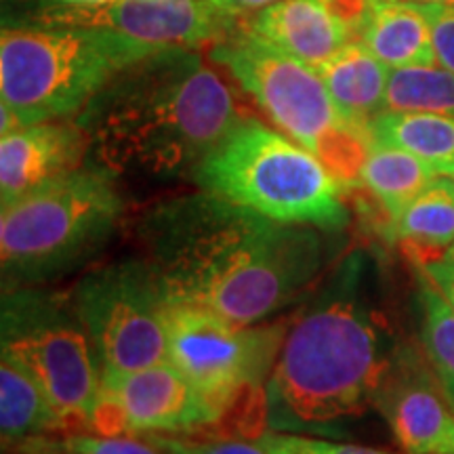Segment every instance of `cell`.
Instances as JSON below:
<instances>
[{
	"label": "cell",
	"instance_id": "obj_1",
	"mask_svg": "<svg viewBox=\"0 0 454 454\" xmlns=\"http://www.w3.org/2000/svg\"><path fill=\"white\" fill-rule=\"evenodd\" d=\"M145 242L147 263L170 301L238 326L276 314L322 268L314 227L276 223L204 190L158 207Z\"/></svg>",
	"mask_w": 454,
	"mask_h": 454
},
{
	"label": "cell",
	"instance_id": "obj_2",
	"mask_svg": "<svg viewBox=\"0 0 454 454\" xmlns=\"http://www.w3.org/2000/svg\"><path fill=\"white\" fill-rule=\"evenodd\" d=\"M230 84L198 47H164L124 67L76 122L107 170L179 175L242 122Z\"/></svg>",
	"mask_w": 454,
	"mask_h": 454
},
{
	"label": "cell",
	"instance_id": "obj_3",
	"mask_svg": "<svg viewBox=\"0 0 454 454\" xmlns=\"http://www.w3.org/2000/svg\"><path fill=\"white\" fill-rule=\"evenodd\" d=\"M391 360L377 317L357 297L356 271L345 268L282 339L270 397L297 421L348 417L374 402Z\"/></svg>",
	"mask_w": 454,
	"mask_h": 454
},
{
	"label": "cell",
	"instance_id": "obj_4",
	"mask_svg": "<svg viewBox=\"0 0 454 454\" xmlns=\"http://www.w3.org/2000/svg\"><path fill=\"white\" fill-rule=\"evenodd\" d=\"M154 47L99 26L66 21H3L0 133L67 121Z\"/></svg>",
	"mask_w": 454,
	"mask_h": 454
},
{
	"label": "cell",
	"instance_id": "obj_5",
	"mask_svg": "<svg viewBox=\"0 0 454 454\" xmlns=\"http://www.w3.org/2000/svg\"><path fill=\"white\" fill-rule=\"evenodd\" d=\"M208 194L282 225L339 231L349 223L340 181L288 135L244 118L194 168Z\"/></svg>",
	"mask_w": 454,
	"mask_h": 454
},
{
	"label": "cell",
	"instance_id": "obj_6",
	"mask_svg": "<svg viewBox=\"0 0 454 454\" xmlns=\"http://www.w3.org/2000/svg\"><path fill=\"white\" fill-rule=\"evenodd\" d=\"M208 57L230 72L284 135L320 158L340 184L360 179L371 150L368 130L340 116L314 66L247 27L213 43Z\"/></svg>",
	"mask_w": 454,
	"mask_h": 454
},
{
	"label": "cell",
	"instance_id": "obj_7",
	"mask_svg": "<svg viewBox=\"0 0 454 454\" xmlns=\"http://www.w3.org/2000/svg\"><path fill=\"white\" fill-rule=\"evenodd\" d=\"M122 208L106 167H81L3 207L4 278L38 282L74 268L110 238Z\"/></svg>",
	"mask_w": 454,
	"mask_h": 454
},
{
	"label": "cell",
	"instance_id": "obj_8",
	"mask_svg": "<svg viewBox=\"0 0 454 454\" xmlns=\"http://www.w3.org/2000/svg\"><path fill=\"white\" fill-rule=\"evenodd\" d=\"M3 356L41 383L64 425L90 423L101 368L76 305L38 293L4 294Z\"/></svg>",
	"mask_w": 454,
	"mask_h": 454
},
{
	"label": "cell",
	"instance_id": "obj_9",
	"mask_svg": "<svg viewBox=\"0 0 454 454\" xmlns=\"http://www.w3.org/2000/svg\"><path fill=\"white\" fill-rule=\"evenodd\" d=\"M168 294L147 261H124L78 284L76 305L104 374L168 362Z\"/></svg>",
	"mask_w": 454,
	"mask_h": 454
},
{
	"label": "cell",
	"instance_id": "obj_10",
	"mask_svg": "<svg viewBox=\"0 0 454 454\" xmlns=\"http://www.w3.org/2000/svg\"><path fill=\"white\" fill-rule=\"evenodd\" d=\"M167 333L168 362L219 414L254 387L276 345L270 333L179 301L168 303Z\"/></svg>",
	"mask_w": 454,
	"mask_h": 454
},
{
	"label": "cell",
	"instance_id": "obj_11",
	"mask_svg": "<svg viewBox=\"0 0 454 454\" xmlns=\"http://www.w3.org/2000/svg\"><path fill=\"white\" fill-rule=\"evenodd\" d=\"M219 419L184 374L162 362L133 372L104 374L89 425L99 435L179 434Z\"/></svg>",
	"mask_w": 454,
	"mask_h": 454
},
{
	"label": "cell",
	"instance_id": "obj_12",
	"mask_svg": "<svg viewBox=\"0 0 454 454\" xmlns=\"http://www.w3.org/2000/svg\"><path fill=\"white\" fill-rule=\"evenodd\" d=\"M374 402L406 454H454V406L417 349L397 351Z\"/></svg>",
	"mask_w": 454,
	"mask_h": 454
},
{
	"label": "cell",
	"instance_id": "obj_13",
	"mask_svg": "<svg viewBox=\"0 0 454 454\" xmlns=\"http://www.w3.org/2000/svg\"><path fill=\"white\" fill-rule=\"evenodd\" d=\"M24 21L99 26L154 47H200L231 32V17L207 0H114L101 7L64 11Z\"/></svg>",
	"mask_w": 454,
	"mask_h": 454
},
{
	"label": "cell",
	"instance_id": "obj_14",
	"mask_svg": "<svg viewBox=\"0 0 454 454\" xmlns=\"http://www.w3.org/2000/svg\"><path fill=\"white\" fill-rule=\"evenodd\" d=\"M89 135L74 122L27 124L0 139V202L9 207L30 192L81 168Z\"/></svg>",
	"mask_w": 454,
	"mask_h": 454
},
{
	"label": "cell",
	"instance_id": "obj_15",
	"mask_svg": "<svg viewBox=\"0 0 454 454\" xmlns=\"http://www.w3.org/2000/svg\"><path fill=\"white\" fill-rule=\"evenodd\" d=\"M244 27L314 67L351 43L356 32L334 0H278L248 17Z\"/></svg>",
	"mask_w": 454,
	"mask_h": 454
},
{
	"label": "cell",
	"instance_id": "obj_16",
	"mask_svg": "<svg viewBox=\"0 0 454 454\" xmlns=\"http://www.w3.org/2000/svg\"><path fill=\"white\" fill-rule=\"evenodd\" d=\"M356 32L360 43L389 67L434 66L429 20L411 0H368Z\"/></svg>",
	"mask_w": 454,
	"mask_h": 454
},
{
	"label": "cell",
	"instance_id": "obj_17",
	"mask_svg": "<svg viewBox=\"0 0 454 454\" xmlns=\"http://www.w3.org/2000/svg\"><path fill=\"white\" fill-rule=\"evenodd\" d=\"M345 121L366 129L385 110L389 66L360 41H351L316 67Z\"/></svg>",
	"mask_w": 454,
	"mask_h": 454
},
{
	"label": "cell",
	"instance_id": "obj_18",
	"mask_svg": "<svg viewBox=\"0 0 454 454\" xmlns=\"http://www.w3.org/2000/svg\"><path fill=\"white\" fill-rule=\"evenodd\" d=\"M374 144L400 147L427 162L442 177H454V118L431 112L383 110L368 124Z\"/></svg>",
	"mask_w": 454,
	"mask_h": 454
},
{
	"label": "cell",
	"instance_id": "obj_19",
	"mask_svg": "<svg viewBox=\"0 0 454 454\" xmlns=\"http://www.w3.org/2000/svg\"><path fill=\"white\" fill-rule=\"evenodd\" d=\"M395 234L419 268L454 248V179L438 177L395 219Z\"/></svg>",
	"mask_w": 454,
	"mask_h": 454
},
{
	"label": "cell",
	"instance_id": "obj_20",
	"mask_svg": "<svg viewBox=\"0 0 454 454\" xmlns=\"http://www.w3.org/2000/svg\"><path fill=\"white\" fill-rule=\"evenodd\" d=\"M438 177L442 175L411 152L374 141H371V150L360 170V181L383 204L394 221Z\"/></svg>",
	"mask_w": 454,
	"mask_h": 454
},
{
	"label": "cell",
	"instance_id": "obj_21",
	"mask_svg": "<svg viewBox=\"0 0 454 454\" xmlns=\"http://www.w3.org/2000/svg\"><path fill=\"white\" fill-rule=\"evenodd\" d=\"M66 427L41 383L3 356L0 364V429L4 440H21Z\"/></svg>",
	"mask_w": 454,
	"mask_h": 454
},
{
	"label": "cell",
	"instance_id": "obj_22",
	"mask_svg": "<svg viewBox=\"0 0 454 454\" xmlns=\"http://www.w3.org/2000/svg\"><path fill=\"white\" fill-rule=\"evenodd\" d=\"M385 110L431 112L454 118V72L438 64L391 67Z\"/></svg>",
	"mask_w": 454,
	"mask_h": 454
},
{
	"label": "cell",
	"instance_id": "obj_23",
	"mask_svg": "<svg viewBox=\"0 0 454 454\" xmlns=\"http://www.w3.org/2000/svg\"><path fill=\"white\" fill-rule=\"evenodd\" d=\"M423 325L421 343L431 368L454 406V309L438 288L419 270Z\"/></svg>",
	"mask_w": 454,
	"mask_h": 454
},
{
	"label": "cell",
	"instance_id": "obj_24",
	"mask_svg": "<svg viewBox=\"0 0 454 454\" xmlns=\"http://www.w3.org/2000/svg\"><path fill=\"white\" fill-rule=\"evenodd\" d=\"M294 435L257 434L253 438H223V440H173L158 438L156 446L167 454H293Z\"/></svg>",
	"mask_w": 454,
	"mask_h": 454
},
{
	"label": "cell",
	"instance_id": "obj_25",
	"mask_svg": "<svg viewBox=\"0 0 454 454\" xmlns=\"http://www.w3.org/2000/svg\"><path fill=\"white\" fill-rule=\"evenodd\" d=\"M429 20L435 64L454 72V7L419 3Z\"/></svg>",
	"mask_w": 454,
	"mask_h": 454
},
{
	"label": "cell",
	"instance_id": "obj_26",
	"mask_svg": "<svg viewBox=\"0 0 454 454\" xmlns=\"http://www.w3.org/2000/svg\"><path fill=\"white\" fill-rule=\"evenodd\" d=\"M114 0H4V20L3 21H24L51 13H64V11L101 7Z\"/></svg>",
	"mask_w": 454,
	"mask_h": 454
},
{
	"label": "cell",
	"instance_id": "obj_27",
	"mask_svg": "<svg viewBox=\"0 0 454 454\" xmlns=\"http://www.w3.org/2000/svg\"><path fill=\"white\" fill-rule=\"evenodd\" d=\"M66 448L81 454H160L154 446L122 435H76L66 442Z\"/></svg>",
	"mask_w": 454,
	"mask_h": 454
},
{
	"label": "cell",
	"instance_id": "obj_28",
	"mask_svg": "<svg viewBox=\"0 0 454 454\" xmlns=\"http://www.w3.org/2000/svg\"><path fill=\"white\" fill-rule=\"evenodd\" d=\"M429 278L431 284L442 293V297L448 301V305L454 309V248L442 254L440 259L429 261L419 268Z\"/></svg>",
	"mask_w": 454,
	"mask_h": 454
},
{
	"label": "cell",
	"instance_id": "obj_29",
	"mask_svg": "<svg viewBox=\"0 0 454 454\" xmlns=\"http://www.w3.org/2000/svg\"><path fill=\"white\" fill-rule=\"evenodd\" d=\"M293 454H391L385 450L356 444H333V442L297 438L293 440Z\"/></svg>",
	"mask_w": 454,
	"mask_h": 454
},
{
	"label": "cell",
	"instance_id": "obj_30",
	"mask_svg": "<svg viewBox=\"0 0 454 454\" xmlns=\"http://www.w3.org/2000/svg\"><path fill=\"white\" fill-rule=\"evenodd\" d=\"M207 3L227 17H242L257 13V11L270 7L278 0H207Z\"/></svg>",
	"mask_w": 454,
	"mask_h": 454
},
{
	"label": "cell",
	"instance_id": "obj_31",
	"mask_svg": "<svg viewBox=\"0 0 454 454\" xmlns=\"http://www.w3.org/2000/svg\"><path fill=\"white\" fill-rule=\"evenodd\" d=\"M411 3H425V4H444V7H454V0H411Z\"/></svg>",
	"mask_w": 454,
	"mask_h": 454
},
{
	"label": "cell",
	"instance_id": "obj_32",
	"mask_svg": "<svg viewBox=\"0 0 454 454\" xmlns=\"http://www.w3.org/2000/svg\"><path fill=\"white\" fill-rule=\"evenodd\" d=\"M67 452H47V454H81V452H74V450H70V448H66Z\"/></svg>",
	"mask_w": 454,
	"mask_h": 454
}]
</instances>
